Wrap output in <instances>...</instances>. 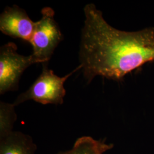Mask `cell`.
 Instances as JSON below:
<instances>
[{"instance_id": "1", "label": "cell", "mask_w": 154, "mask_h": 154, "mask_svg": "<svg viewBox=\"0 0 154 154\" xmlns=\"http://www.w3.org/2000/svg\"><path fill=\"white\" fill-rule=\"evenodd\" d=\"M79 61L88 83L97 76L121 81L127 74L154 61V27L122 31L106 21L93 4L84 8Z\"/></svg>"}, {"instance_id": "5", "label": "cell", "mask_w": 154, "mask_h": 154, "mask_svg": "<svg viewBox=\"0 0 154 154\" xmlns=\"http://www.w3.org/2000/svg\"><path fill=\"white\" fill-rule=\"evenodd\" d=\"M35 22L26 11L18 6H7L0 16V30L14 38L22 39L30 43L35 29Z\"/></svg>"}, {"instance_id": "6", "label": "cell", "mask_w": 154, "mask_h": 154, "mask_svg": "<svg viewBox=\"0 0 154 154\" xmlns=\"http://www.w3.org/2000/svg\"><path fill=\"white\" fill-rule=\"evenodd\" d=\"M36 149L31 137L20 131L0 139V154H35Z\"/></svg>"}, {"instance_id": "8", "label": "cell", "mask_w": 154, "mask_h": 154, "mask_svg": "<svg viewBox=\"0 0 154 154\" xmlns=\"http://www.w3.org/2000/svg\"><path fill=\"white\" fill-rule=\"evenodd\" d=\"M15 106L13 103H0V139L5 138L13 132L17 120Z\"/></svg>"}, {"instance_id": "2", "label": "cell", "mask_w": 154, "mask_h": 154, "mask_svg": "<svg viewBox=\"0 0 154 154\" xmlns=\"http://www.w3.org/2000/svg\"><path fill=\"white\" fill-rule=\"evenodd\" d=\"M48 63H42L41 74L28 90L18 96L13 103L15 106L29 100L42 105H62L63 103L66 95L65 82L74 72L82 69V66L80 65L65 76L60 77L48 68Z\"/></svg>"}, {"instance_id": "7", "label": "cell", "mask_w": 154, "mask_h": 154, "mask_svg": "<svg viewBox=\"0 0 154 154\" xmlns=\"http://www.w3.org/2000/svg\"><path fill=\"white\" fill-rule=\"evenodd\" d=\"M114 147L105 140H96L89 136L78 138L71 149L57 154H104Z\"/></svg>"}, {"instance_id": "4", "label": "cell", "mask_w": 154, "mask_h": 154, "mask_svg": "<svg viewBox=\"0 0 154 154\" xmlns=\"http://www.w3.org/2000/svg\"><path fill=\"white\" fill-rule=\"evenodd\" d=\"M17 46L9 42L0 49V94L17 91L22 73L34 64L41 63L32 54L25 56L17 52Z\"/></svg>"}, {"instance_id": "3", "label": "cell", "mask_w": 154, "mask_h": 154, "mask_svg": "<svg viewBox=\"0 0 154 154\" xmlns=\"http://www.w3.org/2000/svg\"><path fill=\"white\" fill-rule=\"evenodd\" d=\"M42 17L35 22V29L30 42L32 55L42 63L48 62L54 50L63 39L60 28L54 19L55 12L50 7L41 10Z\"/></svg>"}]
</instances>
